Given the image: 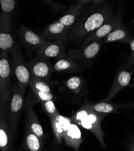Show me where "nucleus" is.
Wrapping results in <instances>:
<instances>
[{
    "label": "nucleus",
    "instance_id": "32",
    "mask_svg": "<svg viewBox=\"0 0 134 151\" xmlns=\"http://www.w3.org/2000/svg\"><path fill=\"white\" fill-rule=\"evenodd\" d=\"M2 118H6V116L5 114V111H4L2 108L0 107V119Z\"/></svg>",
    "mask_w": 134,
    "mask_h": 151
},
{
    "label": "nucleus",
    "instance_id": "20",
    "mask_svg": "<svg viewBox=\"0 0 134 151\" xmlns=\"http://www.w3.org/2000/svg\"><path fill=\"white\" fill-rule=\"evenodd\" d=\"M133 39V36L129 32L125 25L118 28L103 38V41L108 44L114 42H121L125 43L130 44Z\"/></svg>",
    "mask_w": 134,
    "mask_h": 151
},
{
    "label": "nucleus",
    "instance_id": "33",
    "mask_svg": "<svg viewBox=\"0 0 134 151\" xmlns=\"http://www.w3.org/2000/svg\"><path fill=\"white\" fill-rule=\"evenodd\" d=\"M127 87H132V88H134V83H133V84H128V86H127Z\"/></svg>",
    "mask_w": 134,
    "mask_h": 151
},
{
    "label": "nucleus",
    "instance_id": "3",
    "mask_svg": "<svg viewBox=\"0 0 134 151\" xmlns=\"http://www.w3.org/2000/svg\"><path fill=\"white\" fill-rule=\"evenodd\" d=\"M103 45L100 40H94L87 44H80L75 49H70L67 54L68 57L78 63L85 66L91 65L95 61Z\"/></svg>",
    "mask_w": 134,
    "mask_h": 151
},
{
    "label": "nucleus",
    "instance_id": "30",
    "mask_svg": "<svg viewBox=\"0 0 134 151\" xmlns=\"http://www.w3.org/2000/svg\"><path fill=\"white\" fill-rule=\"evenodd\" d=\"M119 108L134 109V101L130 102L126 104H118Z\"/></svg>",
    "mask_w": 134,
    "mask_h": 151
},
{
    "label": "nucleus",
    "instance_id": "21",
    "mask_svg": "<svg viewBox=\"0 0 134 151\" xmlns=\"http://www.w3.org/2000/svg\"><path fill=\"white\" fill-rule=\"evenodd\" d=\"M85 6L79 3L71 5L67 12L57 21L70 28L82 13Z\"/></svg>",
    "mask_w": 134,
    "mask_h": 151
},
{
    "label": "nucleus",
    "instance_id": "27",
    "mask_svg": "<svg viewBox=\"0 0 134 151\" xmlns=\"http://www.w3.org/2000/svg\"><path fill=\"white\" fill-rule=\"evenodd\" d=\"M32 91L35 95V98L39 102H43L47 101L50 100H54L56 99V96L52 93H47L42 91H39L38 90H36L34 88L30 87Z\"/></svg>",
    "mask_w": 134,
    "mask_h": 151
},
{
    "label": "nucleus",
    "instance_id": "24",
    "mask_svg": "<svg viewBox=\"0 0 134 151\" xmlns=\"http://www.w3.org/2000/svg\"><path fill=\"white\" fill-rule=\"evenodd\" d=\"M65 88L74 95H79L83 87V78L80 76H73L63 82Z\"/></svg>",
    "mask_w": 134,
    "mask_h": 151
},
{
    "label": "nucleus",
    "instance_id": "16",
    "mask_svg": "<svg viewBox=\"0 0 134 151\" xmlns=\"http://www.w3.org/2000/svg\"><path fill=\"white\" fill-rule=\"evenodd\" d=\"M50 122L55 142L57 144H61L63 140V134L72 120L70 117H65L59 113Z\"/></svg>",
    "mask_w": 134,
    "mask_h": 151
},
{
    "label": "nucleus",
    "instance_id": "12",
    "mask_svg": "<svg viewBox=\"0 0 134 151\" xmlns=\"http://www.w3.org/2000/svg\"><path fill=\"white\" fill-rule=\"evenodd\" d=\"M18 34L23 46L29 51L36 50L46 42L40 35L36 34L32 30L23 25L19 28Z\"/></svg>",
    "mask_w": 134,
    "mask_h": 151
},
{
    "label": "nucleus",
    "instance_id": "4",
    "mask_svg": "<svg viewBox=\"0 0 134 151\" xmlns=\"http://www.w3.org/2000/svg\"><path fill=\"white\" fill-rule=\"evenodd\" d=\"M12 52L13 56V68L14 73L18 80V85L20 90L24 93L25 88L29 85L30 80V72L28 65L25 62L18 43Z\"/></svg>",
    "mask_w": 134,
    "mask_h": 151
},
{
    "label": "nucleus",
    "instance_id": "9",
    "mask_svg": "<svg viewBox=\"0 0 134 151\" xmlns=\"http://www.w3.org/2000/svg\"><path fill=\"white\" fill-rule=\"evenodd\" d=\"M31 76L42 79L50 84L51 76L53 72V66L48 60L36 57L27 63Z\"/></svg>",
    "mask_w": 134,
    "mask_h": 151
},
{
    "label": "nucleus",
    "instance_id": "5",
    "mask_svg": "<svg viewBox=\"0 0 134 151\" xmlns=\"http://www.w3.org/2000/svg\"><path fill=\"white\" fill-rule=\"evenodd\" d=\"M123 13V9L120 5L118 6L115 14L99 28L89 34L81 43L87 44L94 40L103 39L115 29L124 26L122 21Z\"/></svg>",
    "mask_w": 134,
    "mask_h": 151
},
{
    "label": "nucleus",
    "instance_id": "19",
    "mask_svg": "<svg viewBox=\"0 0 134 151\" xmlns=\"http://www.w3.org/2000/svg\"><path fill=\"white\" fill-rule=\"evenodd\" d=\"M12 135L9 124L7 123L6 118L0 119V150L7 151L12 149Z\"/></svg>",
    "mask_w": 134,
    "mask_h": 151
},
{
    "label": "nucleus",
    "instance_id": "34",
    "mask_svg": "<svg viewBox=\"0 0 134 151\" xmlns=\"http://www.w3.org/2000/svg\"><path fill=\"white\" fill-rule=\"evenodd\" d=\"M45 1H46V2H47L48 3H51L52 2L51 0H45Z\"/></svg>",
    "mask_w": 134,
    "mask_h": 151
},
{
    "label": "nucleus",
    "instance_id": "11",
    "mask_svg": "<svg viewBox=\"0 0 134 151\" xmlns=\"http://www.w3.org/2000/svg\"><path fill=\"white\" fill-rule=\"evenodd\" d=\"M70 29L56 20L45 27L40 36L46 41L67 40Z\"/></svg>",
    "mask_w": 134,
    "mask_h": 151
},
{
    "label": "nucleus",
    "instance_id": "28",
    "mask_svg": "<svg viewBox=\"0 0 134 151\" xmlns=\"http://www.w3.org/2000/svg\"><path fill=\"white\" fill-rule=\"evenodd\" d=\"M129 45L130 47V55L124 66V68L127 70H132L134 68V38Z\"/></svg>",
    "mask_w": 134,
    "mask_h": 151
},
{
    "label": "nucleus",
    "instance_id": "17",
    "mask_svg": "<svg viewBox=\"0 0 134 151\" xmlns=\"http://www.w3.org/2000/svg\"><path fill=\"white\" fill-rule=\"evenodd\" d=\"M80 70L81 67L79 63L68 55L57 60L53 65V72L57 73H73Z\"/></svg>",
    "mask_w": 134,
    "mask_h": 151
},
{
    "label": "nucleus",
    "instance_id": "8",
    "mask_svg": "<svg viewBox=\"0 0 134 151\" xmlns=\"http://www.w3.org/2000/svg\"><path fill=\"white\" fill-rule=\"evenodd\" d=\"M8 52L1 51L0 54V85L1 100H9L12 90L11 83V68L8 60Z\"/></svg>",
    "mask_w": 134,
    "mask_h": 151
},
{
    "label": "nucleus",
    "instance_id": "13",
    "mask_svg": "<svg viewBox=\"0 0 134 151\" xmlns=\"http://www.w3.org/2000/svg\"><path fill=\"white\" fill-rule=\"evenodd\" d=\"M17 44L11 30V23L0 19V51L12 52Z\"/></svg>",
    "mask_w": 134,
    "mask_h": 151
},
{
    "label": "nucleus",
    "instance_id": "15",
    "mask_svg": "<svg viewBox=\"0 0 134 151\" xmlns=\"http://www.w3.org/2000/svg\"><path fill=\"white\" fill-rule=\"evenodd\" d=\"M25 125L30 128L35 134H36L43 142H44V131L33 109V104L32 101H27L25 105Z\"/></svg>",
    "mask_w": 134,
    "mask_h": 151
},
{
    "label": "nucleus",
    "instance_id": "23",
    "mask_svg": "<svg viewBox=\"0 0 134 151\" xmlns=\"http://www.w3.org/2000/svg\"><path fill=\"white\" fill-rule=\"evenodd\" d=\"M1 13L0 19L11 23L13 12L15 9L14 0H0Z\"/></svg>",
    "mask_w": 134,
    "mask_h": 151
},
{
    "label": "nucleus",
    "instance_id": "2",
    "mask_svg": "<svg viewBox=\"0 0 134 151\" xmlns=\"http://www.w3.org/2000/svg\"><path fill=\"white\" fill-rule=\"evenodd\" d=\"M106 116L105 114L94 111L89 107L87 101L70 118L72 122L93 134L103 149H106V145L104 140L106 134L104 133L101 128L102 120Z\"/></svg>",
    "mask_w": 134,
    "mask_h": 151
},
{
    "label": "nucleus",
    "instance_id": "22",
    "mask_svg": "<svg viewBox=\"0 0 134 151\" xmlns=\"http://www.w3.org/2000/svg\"><path fill=\"white\" fill-rule=\"evenodd\" d=\"M88 104L90 108L94 111L97 113L103 114L105 115L118 113V104H114L103 101L95 103L88 101Z\"/></svg>",
    "mask_w": 134,
    "mask_h": 151
},
{
    "label": "nucleus",
    "instance_id": "14",
    "mask_svg": "<svg viewBox=\"0 0 134 151\" xmlns=\"http://www.w3.org/2000/svg\"><path fill=\"white\" fill-rule=\"evenodd\" d=\"M63 140L67 146L73 148L76 151L79 150L83 139L78 125L72 122L63 134Z\"/></svg>",
    "mask_w": 134,
    "mask_h": 151
},
{
    "label": "nucleus",
    "instance_id": "10",
    "mask_svg": "<svg viewBox=\"0 0 134 151\" xmlns=\"http://www.w3.org/2000/svg\"><path fill=\"white\" fill-rule=\"evenodd\" d=\"M133 73L134 68L130 70L125 68L119 70L115 75L107 96L102 101L109 102L121 90L127 87L128 84H130L131 77Z\"/></svg>",
    "mask_w": 134,
    "mask_h": 151
},
{
    "label": "nucleus",
    "instance_id": "18",
    "mask_svg": "<svg viewBox=\"0 0 134 151\" xmlns=\"http://www.w3.org/2000/svg\"><path fill=\"white\" fill-rule=\"evenodd\" d=\"M43 146V142L29 127L25 125L23 141L24 149L29 151H41Z\"/></svg>",
    "mask_w": 134,
    "mask_h": 151
},
{
    "label": "nucleus",
    "instance_id": "29",
    "mask_svg": "<svg viewBox=\"0 0 134 151\" xmlns=\"http://www.w3.org/2000/svg\"><path fill=\"white\" fill-rule=\"evenodd\" d=\"M125 146L127 150L134 151V136L130 137V139L126 141Z\"/></svg>",
    "mask_w": 134,
    "mask_h": 151
},
{
    "label": "nucleus",
    "instance_id": "25",
    "mask_svg": "<svg viewBox=\"0 0 134 151\" xmlns=\"http://www.w3.org/2000/svg\"><path fill=\"white\" fill-rule=\"evenodd\" d=\"M29 86L30 87L38 90L39 91L47 93H52L50 84L42 79L33 76H31L30 80L29 82Z\"/></svg>",
    "mask_w": 134,
    "mask_h": 151
},
{
    "label": "nucleus",
    "instance_id": "6",
    "mask_svg": "<svg viewBox=\"0 0 134 151\" xmlns=\"http://www.w3.org/2000/svg\"><path fill=\"white\" fill-rule=\"evenodd\" d=\"M24 93L21 91L18 84L12 88L10 97L9 125L13 137L17 133L18 121L24 107Z\"/></svg>",
    "mask_w": 134,
    "mask_h": 151
},
{
    "label": "nucleus",
    "instance_id": "26",
    "mask_svg": "<svg viewBox=\"0 0 134 151\" xmlns=\"http://www.w3.org/2000/svg\"><path fill=\"white\" fill-rule=\"evenodd\" d=\"M42 107L43 111L48 115L50 121L55 117V116L59 113L57 109L54 102V100L47 101L41 102Z\"/></svg>",
    "mask_w": 134,
    "mask_h": 151
},
{
    "label": "nucleus",
    "instance_id": "35",
    "mask_svg": "<svg viewBox=\"0 0 134 151\" xmlns=\"http://www.w3.org/2000/svg\"><path fill=\"white\" fill-rule=\"evenodd\" d=\"M1 85H0V98H1Z\"/></svg>",
    "mask_w": 134,
    "mask_h": 151
},
{
    "label": "nucleus",
    "instance_id": "1",
    "mask_svg": "<svg viewBox=\"0 0 134 151\" xmlns=\"http://www.w3.org/2000/svg\"><path fill=\"white\" fill-rule=\"evenodd\" d=\"M114 7L107 0H94L85 6L82 13L70 28L67 41L81 43L94 30L114 15Z\"/></svg>",
    "mask_w": 134,
    "mask_h": 151
},
{
    "label": "nucleus",
    "instance_id": "31",
    "mask_svg": "<svg viewBox=\"0 0 134 151\" xmlns=\"http://www.w3.org/2000/svg\"><path fill=\"white\" fill-rule=\"evenodd\" d=\"M78 2L82 4L83 6H86V4L92 3L94 0H78Z\"/></svg>",
    "mask_w": 134,
    "mask_h": 151
},
{
    "label": "nucleus",
    "instance_id": "7",
    "mask_svg": "<svg viewBox=\"0 0 134 151\" xmlns=\"http://www.w3.org/2000/svg\"><path fill=\"white\" fill-rule=\"evenodd\" d=\"M67 40L46 41L36 50V57L49 60L54 58L57 60L66 57Z\"/></svg>",
    "mask_w": 134,
    "mask_h": 151
}]
</instances>
